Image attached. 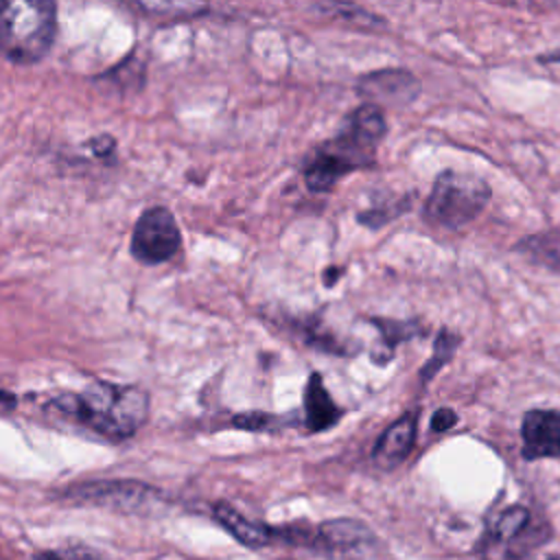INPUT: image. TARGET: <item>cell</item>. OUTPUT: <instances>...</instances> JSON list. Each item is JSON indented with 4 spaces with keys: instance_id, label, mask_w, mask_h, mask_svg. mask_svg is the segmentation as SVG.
<instances>
[{
    "instance_id": "15",
    "label": "cell",
    "mask_w": 560,
    "mask_h": 560,
    "mask_svg": "<svg viewBox=\"0 0 560 560\" xmlns=\"http://www.w3.org/2000/svg\"><path fill=\"white\" fill-rule=\"evenodd\" d=\"M374 326H378L381 335H383V348L387 350V361L392 359L394 354V348L400 343V341H407V339H413L418 335H424V326L420 319H372Z\"/></svg>"
},
{
    "instance_id": "5",
    "label": "cell",
    "mask_w": 560,
    "mask_h": 560,
    "mask_svg": "<svg viewBox=\"0 0 560 560\" xmlns=\"http://www.w3.org/2000/svg\"><path fill=\"white\" fill-rule=\"evenodd\" d=\"M486 538L488 560H516L545 540V534L532 523L527 508L510 505L492 521Z\"/></svg>"
},
{
    "instance_id": "2",
    "label": "cell",
    "mask_w": 560,
    "mask_h": 560,
    "mask_svg": "<svg viewBox=\"0 0 560 560\" xmlns=\"http://www.w3.org/2000/svg\"><path fill=\"white\" fill-rule=\"evenodd\" d=\"M57 35L50 0H0V57L28 66L46 57Z\"/></svg>"
},
{
    "instance_id": "8",
    "label": "cell",
    "mask_w": 560,
    "mask_h": 560,
    "mask_svg": "<svg viewBox=\"0 0 560 560\" xmlns=\"http://www.w3.org/2000/svg\"><path fill=\"white\" fill-rule=\"evenodd\" d=\"M416 431H418V409H411L402 413L398 420H394L381 433L372 451L374 464L385 470H392L398 464H402L416 444Z\"/></svg>"
},
{
    "instance_id": "13",
    "label": "cell",
    "mask_w": 560,
    "mask_h": 560,
    "mask_svg": "<svg viewBox=\"0 0 560 560\" xmlns=\"http://www.w3.org/2000/svg\"><path fill=\"white\" fill-rule=\"evenodd\" d=\"M214 518L245 547H262L271 540V529L265 525L245 518L241 512H236L228 503H217L214 505Z\"/></svg>"
},
{
    "instance_id": "3",
    "label": "cell",
    "mask_w": 560,
    "mask_h": 560,
    "mask_svg": "<svg viewBox=\"0 0 560 560\" xmlns=\"http://www.w3.org/2000/svg\"><path fill=\"white\" fill-rule=\"evenodd\" d=\"M490 201V186L475 173L446 168L431 186L424 201V219L446 230H459L475 221Z\"/></svg>"
},
{
    "instance_id": "16",
    "label": "cell",
    "mask_w": 560,
    "mask_h": 560,
    "mask_svg": "<svg viewBox=\"0 0 560 560\" xmlns=\"http://www.w3.org/2000/svg\"><path fill=\"white\" fill-rule=\"evenodd\" d=\"M521 252H527L532 258L542 260V265L560 271V241L556 232L549 234H536L532 238H525L518 243Z\"/></svg>"
},
{
    "instance_id": "1",
    "label": "cell",
    "mask_w": 560,
    "mask_h": 560,
    "mask_svg": "<svg viewBox=\"0 0 560 560\" xmlns=\"http://www.w3.org/2000/svg\"><path fill=\"white\" fill-rule=\"evenodd\" d=\"M52 407L107 440H127L144 422L149 398L136 385L92 383L79 394H63Z\"/></svg>"
},
{
    "instance_id": "10",
    "label": "cell",
    "mask_w": 560,
    "mask_h": 560,
    "mask_svg": "<svg viewBox=\"0 0 560 560\" xmlns=\"http://www.w3.org/2000/svg\"><path fill=\"white\" fill-rule=\"evenodd\" d=\"M77 501L98 503V505H114V508H131L147 503L151 497V488L136 483V481H90L77 486L72 490Z\"/></svg>"
},
{
    "instance_id": "6",
    "label": "cell",
    "mask_w": 560,
    "mask_h": 560,
    "mask_svg": "<svg viewBox=\"0 0 560 560\" xmlns=\"http://www.w3.org/2000/svg\"><path fill=\"white\" fill-rule=\"evenodd\" d=\"M357 92L378 109L381 105L402 107L418 98L420 81L413 72L405 68H383L361 77Z\"/></svg>"
},
{
    "instance_id": "18",
    "label": "cell",
    "mask_w": 560,
    "mask_h": 560,
    "mask_svg": "<svg viewBox=\"0 0 560 560\" xmlns=\"http://www.w3.org/2000/svg\"><path fill=\"white\" fill-rule=\"evenodd\" d=\"M140 7L144 9V11H149V13H168V11H179V13H199V11H203V7L201 4H173V2H168V4H162V2H140Z\"/></svg>"
},
{
    "instance_id": "20",
    "label": "cell",
    "mask_w": 560,
    "mask_h": 560,
    "mask_svg": "<svg viewBox=\"0 0 560 560\" xmlns=\"http://www.w3.org/2000/svg\"><path fill=\"white\" fill-rule=\"evenodd\" d=\"M538 61H542V63H551V61H560V55H540V57H538Z\"/></svg>"
},
{
    "instance_id": "12",
    "label": "cell",
    "mask_w": 560,
    "mask_h": 560,
    "mask_svg": "<svg viewBox=\"0 0 560 560\" xmlns=\"http://www.w3.org/2000/svg\"><path fill=\"white\" fill-rule=\"evenodd\" d=\"M350 171L352 168L341 158H337L328 147H322L304 168V184L313 192H326Z\"/></svg>"
},
{
    "instance_id": "17",
    "label": "cell",
    "mask_w": 560,
    "mask_h": 560,
    "mask_svg": "<svg viewBox=\"0 0 560 560\" xmlns=\"http://www.w3.org/2000/svg\"><path fill=\"white\" fill-rule=\"evenodd\" d=\"M411 201H413V195H405L400 199H396L394 203H383V206H374L372 210L359 214V221L370 225L372 230L381 228L383 223H389L392 219H396L398 214L407 212V208H411Z\"/></svg>"
},
{
    "instance_id": "4",
    "label": "cell",
    "mask_w": 560,
    "mask_h": 560,
    "mask_svg": "<svg viewBox=\"0 0 560 560\" xmlns=\"http://www.w3.org/2000/svg\"><path fill=\"white\" fill-rule=\"evenodd\" d=\"M182 247V232L173 212L164 206L147 208L133 225L131 254L144 265H160Z\"/></svg>"
},
{
    "instance_id": "7",
    "label": "cell",
    "mask_w": 560,
    "mask_h": 560,
    "mask_svg": "<svg viewBox=\"0 0 560 560\" xmlns=\"http://www.w3.org/2000/svg\"><path fill=\"white\" fill-rule=\"evenodd\" d=\"M523 457L549 459L560 457V409H529L521 420Z\"/></svg>"
},
{
    "instance_id": "14",
    "label": "cell",
    "mask_w": 560,
    "mask_h": 560,
    "mask_svg": "<svg viewBox=\"0 0 560 560\" xmlns=\"http://www.w3.org/2000/svg\"><path fill=\"white\" fill-rule=\"evenodd\" d=\"M459 343H462V337L457 332H451L448 328H440L433 341V354L420 368V381L429 383L455 357Z\"/></svg>"
},
{
    "instance_id": "11",
    "label": "cell",
    "mask_w": 560,
    "mask_h": 560,
    "mask_svg": "<svg viewBox=\"0 0 560 560\" xmlns=\"http://www.w3.org/2000/svg\"><path fill=\"white\" fill-rule=\"evenodd\" d=\"M304 416H306V427L311 431H324V429L337 424V420L341 418V409L330 398L319 374H311V378L306 383Z\"/></svg>"
},
{
    "instance_id": "19",
    "label": "cell",
    "mask_w": 560,
    "mask_h": 560,
    "mask_svg": "<svg viewBox=\"0 0 560 560\" xmlns=\"http://www.w3.org/2000/svg\"><path fill=\"white\" fill-rule=\"evenodd\" d=\"M457 422V413L448 407H440L433 416H431V431H438V433H444L448 431L451 427H455Z\"/></svg>"
},
{
    "instance_id": "9",
    "label": "cell",
    "mask_w": 560,
    "mask_h": 560,
    "mask_svg": "<svg viewBox=\"0 0 560 560\" xmlns=\"http://www.w3.org/2000/svg\"><path fill=\"white\" fill-rule=\"evenodd\" d=\"M372 542H374L372 532L363 523L350 521V518L324 523L315 532V540H313V545H317L330 553L346 556V558L365 553Z\"/></svg>"
}]
</instances>
